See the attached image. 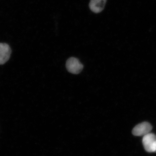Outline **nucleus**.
<instances>
[{
    "instance_id": "obj_5",
    "label": "nucleus",
    "mask_w": 156,
    "mask_h": 156,
    "mask_svg": "<svg viewBox=\"0 0 156 156\" xmlns=\"http://www.w3.org/2000/svg\"><path fill=\"white\" fill-rule=\"evenodd\" d=\"M107 0H91L89 7L91 11L95 14H98L103 11Z\"/></svg>"
},
{
    "instance_id": "obj_2",
    "label": "nucleus",
    "mask_w": 156,
    "mask_h": 156,
    "mask_svg": "<svg viewBox=\"0 0 156 156\" xmlns=\"http://www.w3.org/2000/svg\"><path fill=\"white\" fill-rule=\"evenodd\" d=\"M66 67L69 73L74 74H78L82 71L83 66L78 58L71 57L66 61Z\"/></svg>"
},
{
    "instance_id": "obj_1",
    "label": "nucleus",
    "mask_w": 156,
    "mask_h": 156,
    "mask_svg": "<svg viewBox=\"0 0 156 156\" xmlns=\"http://www.w3.org/2000/svg\"><path fill=\"white\" fill-rule=\"evenodd\" d=\"M144 147L148 152H155L156 151V135L149 133L143 136L142 140Z\"/></svg>"
},
{
    "instance_id": "obj_3",
    "label": "nucleus",
    "mask_w": 156,
    "mask_h": 156,
    "mask_svg": "<svg viewBox=\"0 0 156 156\" xmlns=\"http://www.w3.org/2000/svg\"><path fill=\"white\" fill-rule=\"evenodd\" d=\"M152 129L151 125L147 122H144L136 125L132 130V134L134 136H144L150 133Z\"/></svg>"
},
{
    "instance_id": "obj_4",
    "label": "nucleus",
    "mask_w": 156,
    "mask_h": 156,
    "mask_svg": "<svg viewBox=\"0 0 156 156\" xmlns=\"http://www.w3.org/2000/svg\"><path fill=\"white\" fill-rule=\"evenodd\" d=\"M11 53L9 45L5 43H0V65L5 64L9 60Z\"/></svg>"
},
{
    "instance_id": "obj_6",
    "label": "nucleus",
    "mask_w": 156,
    "mask_h": 156,
    "mask_svg": "<svg viewBox=\"0 0 156 156\" xmlns=\"http://www.w3.org/2000/svg\"></svg>"
}]
</instances>
